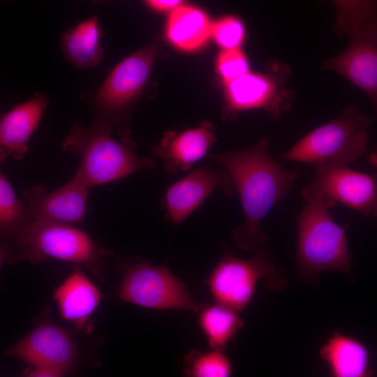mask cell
Instances as JSON below:
<instances>
[{"label":"cell","instance_id":"cell-1","mask_svg":"<svg viewBox=\"0 0 377 377\" xmlns=\"http://www.w3.org/2000/svg\"><path fill=\"white\" fill-rule=\"evenodd\" d=\"M268 146L265 136L249 147L208 156L228 172L240 198L244 221L232 230V239L253 254L266 252L267 237L261 223L273 206L289 194L300 175L299 170L286 169L274 160Z\"/></svg>","mask_w":377,"mask_h":377},{"label":"cell","instance_id":"cell-2","mask_svg":"<svg viewBox=\"0 0 377 377\" xmlns=\"http://www.w3.org/2000/svg\"><path fill=\"white\" fill-rule=\"evenodd\" d=\"M113 128L103 120L87 128L79 124L71 127L62 145L65 151L80 156L74 180L89 188L156 167L152 159L136 153L128 138H114Z\"/></svg>","mask_w":377,"mask_h":377},{"label":"cell","instance_id":"cell-3","mask_svg":"<svg viewBox=\"0 0 377 377\" xmlns=\"http://www.w3.org/2000/svg\"><path fill=\"white\" fill-rule=\"evenodd\" d=\"M9 262L27 260L38 264L53 258L86 269L103 279L104 258L110 251L73 225L31 219L10 239Z\"/></svg>","mask_w":377,"mask_h":377},{"label":"cell","instance_id":"cell-4","mask_svg":"<svg viewBox=\"0 0 377 377\" xmlns=\"http://www.w3.org/2000/svg\"><path fill=\"white\" fill-rule=\"evenodd\" d=\"M297 221L296 260L301 272L323 271L348 273L352 260L345 227L334 220L332 206L320 197L306 201Z\"/></svg>","mask_w":377,"mask_h":377},{"label":"cell","instance_id":"cell-5","mask_svg":"<svg viewBox=\"0 0 377 377\" xmlns=\"http://www.w3.org/2000/svg\"><path fill=\"white\" fill-rule=\"evenodd\" d=\"M369 120L350 105L332 120L313 129L280 156L283 160L347 164L367 151Z\"/></svg>","mask_w":377,"mask_h":377},{"label":"cell","instance_id":"cell-6","mask_svg":"<svg viewBox=\"0 0 377 377\" xmlns=\"http://www.w3.org/2000/svg\"><path fill=\"white\" fill-rule=\"evenodd\" d=\"M260 279L265 280L266 288L272 292L281 291L288 285L283 269L274 263L267 251L243 260L226 250L205 283L215 302L239 313L251 301Z\"/></svg>","mask_w":377,"mask_h":377},{"label":"cell","instance_id":"cell-7","mask_svg":"<svg viewBox=\"0 0 377 377\" xmlns=\"http://www.w3.org/2000/svg\"><path fill=\"white\" fill-rule=\"evenodd\" d=\"M119 299L142 308L198 313L204 304L193 300L186 283L164 265L144 260L128 262L116 288Z\"/></svg>","mask_w":377,"mask_h":377},{"label":"cell","instance_id":"cell-8","mask_svg":"<svg viewBox=\"0 0 377 377\" xmlns=\"http://www.w3.org/2000/svg\"><path fill=\"white\" fill-rule=\"evenodd\" d=\"M301 194L306 201L320 197L332 207L340 202L364 216H377L376 177L353 170L346 164L316 165L314 178Z\"/></svg>","mask_w":377,"mask_h":377},{"label":"cell","instance_id":"cell-9","mask_svg":"<svg viewBox=\"0 0 377 377\" xmlns=\"http://www.w3.org/2000/svg\"><path fill=\"white\" fill-rule=\"evenodd\" d=\"M156 47L148 45L119 62L110 73L93 98L101 114L99 120L114 127L115 121L138 97L151 71Z\"/></svg>","mask_w":377,"mask_h":377},{"label":"cell","instance_id":"cell-10","mask_svg":"<svg viewBox=\"0 0 377 377\" xmlns=\"http://www.w3.org/2000/svg\"><path fill=\"white\" fill-rule=\"evenodd\" d=\"M348 34L346 50L325 60L323 66L362 90L372 102L371 117L377 118V18L360 24Z\"/></svg>","mask_w":377,"mask_h":377},{"label":"cell","instance_id":"cell-11","mask_svg":"<svg viewBox=\"0 0 377 377\" xmlns=\"http://www.w3.org/2000/svg\"><path fill=\"white\" fill-rule=\"evenodd\" d=\"M3 356L16 358L27 366L57 367L68 374L78 360L79 348L66 330L45 320L36 325Z\"/></svg>","mask_w":377,"mask_h":377},{"label":"cell","instance_id":"cell-12","mask_svg":"<svg viewBox=\"0 0 377 377\" xmlns=\"http://www.w3.org/2000/svg\"><path fill=\"white\" fill-rule=\"evenodd\" d=\"M216 190L226 195L236 190L225 169L207 165L195 169L165 191L163 205L167 219L175 225L182 223Z\"/></svg>","mask_w":377,"mask_h":377},{"label":"cell","instance_id":"cell-13","mask_svg":"<svg viewBox=\"0 0 377 377\" xmlns=\"http://www.w3.org/2000/svg\"><path fill=\"white\" fill-rule=\"evenodd\" d=\"M88 188L73 179L50 193L35 185L24 191L22 200L33 219L79 224L84 219Z\"/></svg>","mask_w":377,"mask_h":377},{"label":"cell","instance_id":"cell-14","mask_svg":"<svg viewBox=\"0 0 377 377\" xmlns=\"http://www.w3.org/2000/svg\"><path fill=\"white\" fill-rule=\"evenodd\" d=\"M224 84L228 107L232 112L263 109L276 119L290 108V92L269 75L249 71Z\"/></svg>","mask_w":377,"mask_h":377},{"label":"cell","instance_id":"cell-15","mask_svg":"<svg viewBox=\"0 0 377 377\" xmlns=\"http://www.w3.org/2000/svg\"><path fill=\"white\" fill-rule=\"evenodd\" d=\"M75 266L53 293L61 318L77 330L90 334L94 327L93 315L103 295L87 275Z\"/></svg>","mask_w":377,"mask_h":377},{"label":"cell","instance_id":"cell-16","mask_svg":"<svg viewBox=\"0 0 377 377\" xmlns=\"http://www.w3.org/2000/svg\"><path fill=\"white\" fill-rule=\"evenodd\" d=\"M215 141L212 126L205 122L196 128L166 133L151 151L170 173L186 171L203 158Z\"/></svg>","mask_w":377,"mask_h":377},{"label":"cell","instance_id":"cell-17","mask_svg":"<svg viewBox=\"0 0 377 377\" xmlns=\"http://www.w3.org/2000/svg\"><path fill=\"white\" fill-rule=\"evenodd\" d=\"M48 104L46 96L35 94L5 113L0 122L1 161L10 156L20 160L28 151L27 142Z\"/></svg>","mask_w":377,"mask_h":377},{"label":"cell","instance_id":"cell-18","mask_svg":"<svg viewBox=\"0 0 377 377\" xmlns=\"http://www.w3.org/2000/svg\"><path fill=\"white\" fill-rule=\"evenodd\" d=\"M320 358L334 377H365L371 375L369 353L359 340L335 331L320 350Z\"/></svg>","mask_w":377,"mask_h":377},{"label":"cell","instance_id":"cell-19","mask_svg":"<svg viewBox=\"0 0 377 377\" xmlns=\"http://www.w3.org/2000/svg\"><path fill=\"white\" fill-rule=\"evenodd\" d=\"M212 23L202 9L182 4L170 12L165 26L166 37L177 48L194 51L211 37Z\"/></svg>","mask_w":377,"mask_h":377},{"label":"cell","instance_id":"cell-20","mask_svg":"<svg viewBox=\"0 0 377 377\" xmlns=\"http://www.w3.org/2000/svg\"><path fill=\"white\" fill-rule=\"evenodd\" d=\"M101 30L96 17H91L66 31L61 37L60 47L66 59L77 68L98 65L104 52L100 44Z\"/></svg>","mask_w":377,"mask_h":377},{"label":"cell","instance_id":"cell-21","mask_svg":"<svg viewBox=\"0 0 377 377\" xmlns=\"http://www.w3.org/2000/svg\"><path fill=\"white\" fill-rule=\"evenodd\" d=\"M238 313L217 302L203 305L198 312V324L209 349L225 350L244 325Z\"/></svg>","mask_w":377,"mask_h":377},{"label":"cell","instance_id":"cell-22","mask_svg":"<svg viewBox=\"0 0 377 377\" xmlns=\"http://www.w3.org/2000/svg\"><path fill=\"white\" fill-rule=\"evenodd\" d=\"M232 371V361L224 350L202 352L193 348L184 357L182 374L185 376L228 377Z\"/></svg>","mask_w":377,"mask_h":377},{"label":"cell","instance_id":"cell-23","mask_svg":"<svg viewBox=\"0 0 377 377\" xmlns=\"http://www.w3.org/2000/svg\"><path fill=\"white\" fill-rule=\"evenodd\" d=\"M23 200L16 196L11 185L0 175V230L3 238L10 239L31 219Z\"/></svg>","mask_w":377,"mask_h":377},{"label":"cell","instance_id":"cell-24","mask_svg":"<svg viewBox=\"0 0 377 377\" xmlns=\"http://www.w3.org/2000/svg\"><path fill=\"white\" fill-rule=\"evenodd\" d=\"M336 10L334 29L339 36L377 18V0H332Z\"/></svg>","mask_w":377,"mask_h":377},{"label":"cell","instance_id":"cell-25","mask_svg":"<svg viewBox=\"0 0 377 377\" xmlns=\"http://www.w3.org/2000/svg\"><path fill=\"white\" fill-rule=\"evenodd\" d=\"M211 37L223 50L239 48L245 38L242 21L234 15H227L212 23Z\"/></svg>","mask_w":377,"mask_h":377},{"label":"cell","instance_id":"cell-26","mask_svg":"<svg viewBox=\"0 0 377 377\" xmlns=\"http://www.w3.org/2000/svg\"><path fill=\"white\" fill-rule=\"evenodd\" d=\"M216 69L224 83L249 71L248 59L239 48L223 50L216 59Z\"/></svg>","mask_w":377,"mask_h":377},{"label":"cell","instance_id":"cell-27","mask_svg":"<svg viewBox=\"0 0 377 377\" xmlns=\"http://www.w3.org/2000/svg\"><path fill=\"white\" fill-rule=\"evenodd\" d=\"M66 374L60 369L47 365L27 366L22 373L25 377H62Z\"/></svg>","mask_w":377,"mask_h":377},{"label":"cell","instance_id":"cell-28","mask_svg":"<svg viewBox=\"0 0 377 377\" xmlns=\"http://www.w3.org/2000/svg\"><path fill=\"white\" fill-rule=\"evenodd\" d=\"M153 10L157 12H170L182 5L183 0H144Z\"/></svg>","mask_w":377,"mask_h":377},{"label":"cell","instance_id":"cell-29","mask_svg":"<svg viewBox=\"0 0 377 377\" xmlns=\"http://www.w3.org/2000/svg\"><path fill=\"white\" fill-rule=\"evenodd\" d=\"M368 162L377 168V149H374L368 156Z\"/></svg>","mask_w":377,"mask_h":377},{"label":"cell","instance_id":"cell-30","mask_svg":"<svg viewBox=\"0 0 377 377\" xmlns=\"http://www.w3.org/2000/svg\"><path fill=\"white\" fill-rule=\"evenodd\" d=\"M94 1H104V0H93Z\"/></svg>","mask_w":377,"mask_h":377},{"label":"cell","instance_id":"cell-31","mask_svg":"<svg viewBox=\"0 0 377 377\" xmlns=\"http://www.w3.org/2000/svg\"><path fill=\"white\" fill-rule=\"evenodd\" d=\"M375 177H376V183H377V174H376V175L375 176Z\"/></svg>","mask_w":377,"mask_h":377}]
</instances>
